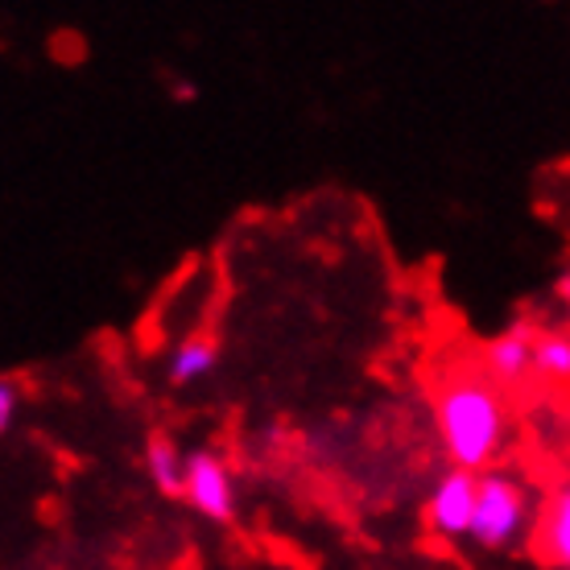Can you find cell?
I'll use <instances>...</instances> for the list:
<instances>
[{
    "label": "cell",
    "instance_id": "obj_3",
    "mask_svg": "<svg viewBox=\"0 0 570 570\" xmlns=\"http://www.w3.org/2000/svg\"><path fill=\"white\" fill-rule=\"evenodd\" d=\"M186 500L212 521H232L236 513V488L224 459L212 451H190L186 455Z\"/></svg>",
    "mask_w": 570,
    "mask_h": 570
},
{
    "label": "cell",
    "instance_id": "obj_7",
    "mask_svg": "<svg viewBox=\"0 0 570 570\" xmlns=\"http://www.w3.org/2000/svg\"><path fill=\"white\" fill-rule=\"evenodd\" d=\"M542 554L554 567L570 570V484H562L550 497L542 513Z\"/></svg>",
    "mask_w": 570,
    "mask_h": 570
},
{
    "label": "cell",
    "instance_id": "obj_4",
    "mask_svg": "<svg viewBox=\"0 0 570 570\" xmlns=\"http://www.w3.org/2000/svg\"><path fill=\"white\" fill-rule=\"evenodd\" d=\"M475 504H480V480L471 471H446L430 497V525L442 538H463L475 525Z\"/></svg>",
    "mask_w": 570,
    "mask_h": 570
},
{
    "label": "cell",
    "instance_id": "obj_2",
    "mask_svg": "<svg viewBox=\"0 0 570 570\" xmlns=\"http://www.w3.org/2000/svg\"><path fill=\"white\" fill-rule=\"evenodd\" d=\"M521 529H525V488L504 471L480 475V504H475L471 538L488 550H504Z\"/></svg>",
    "mask_w": 570,
    "mask_h": 570
},
{
    "label": "cell",
    "instance_id": "obj_6",
    "mask_svg": "<svg viewBox=\"0 0 570 570\" xmlns=\"http://www.w3.org/2000/svg\"><path fill=\"white\" fill-rule=\"evenodd\" d=\"M145 468L166 497H186V455L170 434H149L145 442Z\"/></svg>",
    "mask_w": 570,
    "mask_h": 570
},
{
    "label": "cell",
    "instance_id": "obj_10",
    "mask_svg": "<svg viewBox=\"0 0 570 570\" xmlns=\"http://www.w3.org/2000/svg\"><path fill=\"white\" fill-rule=\"evenodd\" d=\"M13 414H17V385L13 381H0V430L13 426Z\"/></svg>",
    "mask_w": 570,
    "mask_h": 570
},
{
    "label": "cell",
    "instance_id": "obj_11",
    "mask_svg": "<svg viewBox=\"0 0 570 570\" xmlns=\"http://www.w3.org/2000/svg\"><path fill=\"white\" fill-rule=\"evenodd\" d=\"M558 294H562V302L570 306V277H562V282H558Z\"/></svg>",
    "mask_w": 570,
    "mask_h": 570
},
{
    "label": "cell",
    "instance_id": "obj_9",
    "mask_svg": "<svg viewBox=\"0 0 570 570\" xmlns=\"http://www.w3.org/2000/svg\"><path fill=\"white\" fill-rule=\"evenodd\" d=\"M533 368L550 381H570V335H538L533 340Z\"/></svg>",
    "mask_w": 570,
    "mask_h": 570
},
{
    "label": "cell",
    "instance_id": "obj_8",
    "mask_svg": "<svg viewBox=\"0 0 570 570\" xmlns=\"http://www.w3.org/2000/svg\"><path fill=\"white\" fill-rule=\"evenodd\" d=\"M215 360H219V352H215L212 340L178 343V352L170 360V381L174 385H190V381H199V376H207L215 368Z\"/></svg>",
    "mask_w": 570,
    "mask_h": 570
},
{
    "label": "cell",
    "instance_id": "obj_1",
    "mask_svg": "<svg viewBox=\"0 0 570 570\" xmlns=\"http://www.w3.org/2000/svg\"><path fill=\"white\" fill-rule=\"evenodd\" d=\"M439 434L455 468L475 471L500 451L504 439V405L492 381L484 376H455L439 393Z\"/></svg>",
    "mask_w": 570,
    "mask_h": 570
},
{
    "label": "cell",
    "instance_id": "obj_5",
    "mask_svg": "<svg viewBox=\"0 0 570 570\" xmlns=\"http://www.w3.org/2000/svg\"><path fill=\"white\" fill-rule=\"evenodd\" d=\"M533 340L529 331H509V335H497V340L484 347V364L492 372V381L500 385H517L529 368H533Z\"/></svg>",
    "mask_w": 570,
    "mask_h": 570
}]
</instances>
